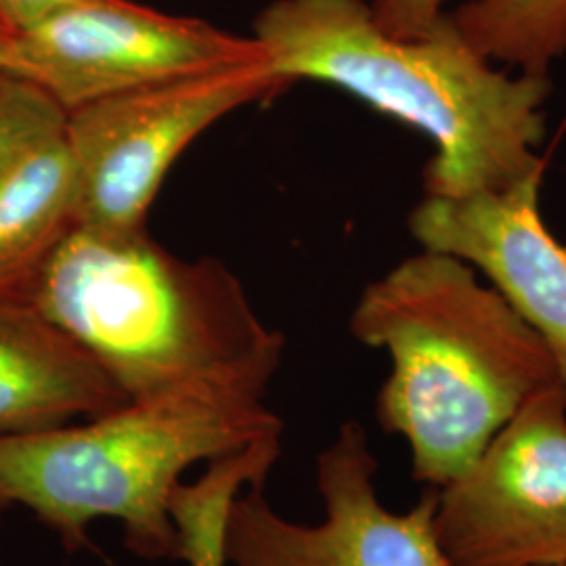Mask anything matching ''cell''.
<instances>
[{
	"mask_svg": "<svg viewBox=\"0 0 566 566\" xmlns=\"http://www.w3.org/2000/svg\"><path fill=\"white\" fill-rule=\"evenodd\" d=\"M287 86L263 60L160 82L67 114L78 227L139 231L182 151L224 116Z\"/></svg>",
	"mask_w": 566,
	"mask_h": 566,
	"instance_id": "obj_5",
	"label": "cell"
},
{
	"mask_svg": "<svg viewBox=\"0 0 566 566\" xmlns=\"http://www.w3.org/2000/svg\"><path fill=\"white\" fill-rule=\"evenodd\" d=\"M554 566H566V563H563V565H554Z\"/></svg>",
	"mask_w": 566,
	"mask_h": 566,
	"instance_id": "obj_18",
	"label": "cell"
},
{
	"mask_svg": "<svg viewBox=\"0 0 566 566\" xmlns=\"http://www.w3.org/2000/svg\"><path fill=\"white\" fill-rule=\"evenodd\" d=\"M378 460L357 422H344L315 462L324 521H287L269 504L264 486L235 497L224 554L231 566H453L434 531L437 489H426L407 512H392L376 491Z\"/></svg>",
	"mask_w": 566,
	"mask_h": 566,
	"instance_id": "obj_8",
	"label": "cell"
},
{
	"mask_svg": "<svg viewBox=\"0 0 566 566\" xmlns=\"http://www.w3.org/2000/svg\"><path fill=\"white\" fill-rule=\"evenodd\" d=\"M544 168L460 198L426 196L409 214L422 250L479 266L546 343L566 388V248L542 219Z\"/></svg>",
	"mask_w": 566,
	"mask_h": 566,
	"instance_id": "obj_9",
	"label": "cell"
},
{
	"mask_svg": "<svg viewBox=\"0 0 566 566\" xmlns=\"http://www.w3.org/2000/svg\"><path fill=\"white\" fill-rule=\"evenodd\" d=\"M67 114L41 88L0 74V177L42 143L60 137Z\"/></svg>",
	"mask_w": 566,
	"mask_h": 566,
	"instance_id": "obj_14",
	"label": "cell"
},
{
	"mask_svg": "<svg viewBox=\"0 0 566 566\" xmlns=\"http://www.w3.org/2000/svg\"><path fill=\"white\" fill-rule=\"evenodd\" d=\"M275 78L324 82L424 133L426 196L460 198L544 168L549 76L493 67L446 13L420 39L386 34L365 0H273L252 25Z\"/></svg>",
	"mask_w": 566,
	"mask_h": 566,
	"instance_id": "obj_1",
	"label": "cell"
},
{
	"mask_svg": "<svg viewBox=\"0 0 566 566\" xmlns=\"http://www.w3.org/2000/svg\"><path fill=\"white\" fill-rule=\"evenodd\" d=\"M4 41L7 36L0 32V74H2V60H4Z\"/></svg>",
	"mask_w": 566,
	"mask_h": 566,
	"instance_id": "obj_17",
	"label": "cell"
},
{
	"mask_svg": "<svg viewBox=\"0 0 566 566\" xmlns=\"http://www.w3.org/2000/svg\"><path fill=\"white\" fill-rule=\"evenodd\" d=\"M483 57L528 76H549L566 53V0H465L449 13Z\"/></svg>",
	"mask_w": 566,
	"mask_h": 566,
	"instance_id": "obj_12",
	"label": "cell"
},
{
	"mask_svg": "<svg viewBox=\"0 0 566 566\" xmlns=\"http://www.w3.org/2000/svg\"><path fill=\"white\" fill-rule=\"evenodd\" d=\"M126 401L70 334L30 306L0 298V437L93 420Z\"/></svg>",
	"mask_w": 566,
	"mask_h": 566,
	"instance_id": "obj_10",
	"label": "cell"
},
{
	"mask_svg": "<svg viewBox=\"0 0 566 566\" xmlns=\"http://www.w3.org/2000/svg\"><path fill=\"white\" fill-rule=\"evenodd\" d=\"M277 455L269 446L208 464L193 483H181L170 500L177 528V560L187 566H231L224 554V531L235 497L248 486H264Z\"/></svg>",
	"mask_w": 566,
	"mask_h": 566,
	"instance_id": "obj_13",
	"label": "cell"
},
{
	"mask_svg": "<svg viewBox=\"0 0 566 566\" xmlns=\"http://www.w3.org/2000/svg\"><path fill=\"white\" fill-rule=\"evenodd\" d=\"M263 60L252 36L135 0H72L7 36L2 72L72 114L160 82Z\"/></svg>",
	"mask_w": 566,
	"mask_h": 566,
	"instance_id": "obj_6",
	"label": "cell"
},
{
	"mask_svg": "<svg viewBox=\"0 0 566 566\" xmlns=\"http://www.w3.org/2000/svg\"><path fill=\"white\" fill-rule=\"evenodd\" d=\"M434 531L453 566L566 563V388L528 399L464 472L437 489Z\"/></svg>",
	"mask_w": 566,
	"mask_h": 566,
	"instance_id": "obj_7",
	"label": "cell"
},
{
	"mask_svg": "<svg viewBox=\"0 0 566 566\" xmlns=\"http://www.w3.org/2000/svg\"><path fill=\"white\" fill-rule=\"evenodd\" d=\"M74 227L78 187L63 130L0 177V298L13 296Z\"/></svg>",
	"mask_w": 566,
	"mask_h": 566,
	"instance_id": "obj_11",
	"label": "cell"
},
{
	"mask_svg": "<svg viewBox=\"0 0 566 566\" xmlns=\"http://www.w3.org/2000/svg\"><path fill=\"white\" fill-rule=\"evenodd\" d=\"M67 2L72 0H0V32L4 36L18 34Z\"/></svg>",
	"mask_w": 566,
	"mask_h": 566,
	"instance_id": "obj_16",
	"label": "cell"
},
{
	"mask_svg": "<svg viewBox=\"0 0 566 566\" xmlns=\"http://www.w3.org/2000/svg\"><path fill=\"white\" fill-rule=\"evenodd\" d=\"M350 334L388 353L376 420L405 439L411 476L430 489L458 479L528 399L560 385L539 334L441 252L422 250L369 283Z\"/></svg>",
	"mask_w": 566,
	"mask_h": 566,
	"instance_id": "obj_3",
	"label": "cell"
},
{
	"mask_svg": "<svg viewBox=\"0 0 566 566\" xmlns=\"http://www.w3.org/2000/svg\"><path fill=\"white\" fill-rule=\"evenodd\" d=\"M4 301L70 334L126 399L193 388L266 397L285 350L223 263L177 256L145 229L74 227Z\"/></svg>",
	"mask_w": 566,
	"mask_h": 566,
	"instance_id": "obj_2",
	"label": "cell"
},
{
	"mask_svg": "<svg viewBox=\"0 0 566 566\" xmlns=\"http://www.w3.org/2000/svg\"><path fill=\"white\" fill-rule=\"evenodd\" d=\"M447 0H371V15L395 39H420L446 15Z\"/></svg>",
	"mask_w": 566,
	"mask_h": 566,
	"instance_id": "obj_15",
	"label": "cell"
},
{
	"mask_svg": "<svg viewBox=\"0 0 566 566\" xmlns=\"http://www.w3.org/2000/svg\"><path fill=\"white\" fill-rule=\"evenodd\" d=\"M0 566H2V565H0Z\"/></svg>",
	"mask_w": 566,
	"mask_h": 566,
	"instance_id": "obj_19",
	"label": "cell"
},
{
	"mask_svg": "<svg viewBox=\"0 0 566 566\" xmlns=\"http://www.w3.org/2000/svg\"><path fill=\"white\" fill-rule=\"evenodd\" d=\"M269 439H283V422L261 395L128 399L93 420L0 437V506L30 510L72 554L93 547L88 528L107 518L135 556L177 560L170 500L185 472Z\"/></svg>",
	"mask_w": 566,
	"mask_h": 566,
	"instance_id": "obj_4",
	"label": "cell"
}]
</instances>
